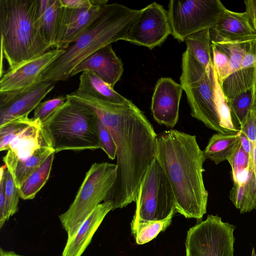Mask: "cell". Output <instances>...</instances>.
I'll list each match as a JSON object with an SVG mask.
<instances>
[{
	"label": "cell",
	"instance_id": "cell-28",
	"mask_svg": "<svg viewBox=\"0 0 256 256\" xmlns=\"http://www.w3.org/2000/svg\"><path fill=\"white\" fill-rule=\"evenodd\" d=\"M256 86V84L252 89L226 100L232 121L237 128V126L240 128L251 110Z\"/></svg>",
	"mask_w": 256,
	"mask_h": 256
},
{
	"label": "cell",
	"instance_id": "cell-9",
	"mask_svg": "<svg viewBox=\"0 0 256 256\" xmlns=\"http://www.w3.org/2000/svg\"><path fill=\"white\" fill-rule=\"evenodd\" d=\"M226 8L219 0H172L168 10L171 34L184 42L194 33L212 30Z\"/></svg>",
	"mask_w": 256,
	"mask_h": 256
},
{
	"label": "cell",
	"instance_id": "cell-41",
	"mask_svg": "<svg viewBox=\"0 0 256 256\" xmlns=\"http://www.w3.org/2000/svg\"><path fill=\"white\" fill-rule=\"evenodd\" d=\"M94 2V0H60L62 6L72 9L89 8Z\"/></svg>",
	"mask_w": 256,
	"mask_h": 256
},
{
	"label": "cell",
	"instance_id": "cell-10",
	"mask_svg": "<svg viewBox=\"0 0 256 256\" xmlns=\"http://www.w3.org/2000/svg\"><path fill=\"white\" fill-rule=\"evenodd\" d=\"M236 228L218 215H208L188 230L186 256H234Z\"/></svg>",
	"mask_w": 256,
	"mask_h": 256
},
{
	"label": "cell",
	"instance_id": "cell-33",
	"mask_svg": "<svg viewBox=\"0 0 256 256\" xmlns=\"http://www.w3.org/2000/svg\"><path fill=\"white\" fill-rule=\"evenodd\" d=\"M67 100L66 96H60L40 102L34 110V120H38L41 124L45 122L60 106Z\"/></svg>",
	"mask_w": 256,
	"mask_h": 256
},
{
	"label": "cell",
	"instance_id": "cell-23",
	"mask_svg": "<svg viewBox=\"0 0 256 256\" xmlns=\"http://www.w3.org/2000/svg\"><path fill=\"white\" fill-rule=\"evenodd\" d=\"M44 144H48L42 134L41 123L36 120L12 142L9 150L20 158L25 159Z\"/></svg>",
	"mask_w": 256,
	"mask_h": 256
},
{
	"label": "cell",
	"instance_id": "cell-45",
	"mask_svg": "<svg viewBox=\"0 0 256 256\" xmlns=\"http://www.w3.org/2000/svg\"><path fill=\"white\" fill-rule=\"evenodd\" d=\"M251 110L256 114V86L253 95V98L251 105Z\"/></svg>",
	"mask_w": 256,
	"mask_h": 256
},
{
	"label": "cell",
	"instance_id": "cell-8",
	"mask_svg": "<svg viewBox=\"0 0 256 256\" xmlns=\"http://www.w3.org/2000/svg\"><path fill=\"white\" fill-rule=\"evenodd\" d=\"M135 202L132 223L163 220L176 212L171 186L156 157L143 176Z\"/></svg>",
	"mask_w": 256,
	"mask_h": 256
},
{
	"label": "cell",
	"instance_id": "cell-19",
	"mask_svg": "<svg viewBox=\"0 0 256 256\" xmlns=\"http://www.w3.org/2000/svg\"><path fill=\"white\" fill-rule=\"evenodd\" d=\"M54 150L48 144L42 146L30 156L20 159L8 150L3 160L12 175L18 188L35 171Z\"/></svg>",
	"mask_w": 256,
	"mask_h": 256
},
{
	"label": "cell",
	"instance_id": "cell-38",
	"mask_svg": "<svg viewBox=\"0 0 256 256\" xmlns=\"http://www.w3.org/2000/svg\"><path fill=\"white\" fill-rule=\"evenodd\" d=\"M239 129L252 143H255L256 142V114L250 110Z\"/></svg>",
	"mask_w": 256,
	"mask_h": 256
},
{
	"label": "cell",
	"instance_id": "cell-43",
	"mask_svg": "<svg viewBox=\"0 0 256 256\" xmlns=\"http://www.w3.org/2000/svg\"><path fill=\"white\" fill-rule=\"evenodd\" d=\"M240 142L244 150L250 156L252 154L254 144L240 131Z\"/></svg>",
	"mask_w": 256,
	"mask_h": 256
},
{
	"label": "cell",
	"instance_id": "cell-37",
	"mask_svg": "<svg viewBox=\"0 0 256 256\" xmlns=\"http://www.w3.org/2000/svg\"><path fill=\"white\" fill-rule=\"evenodd\" d=\"M229 198L241 214L250 212L245 183L240 184L234 182Z\"/></svg>",
	"mask_w": 256,
	"mask_h": 256
},
{
	"label": "cell",
	"instance_id": "cell-5",
	"mask_svg": "<svg viewBox=\"0 0 256 256\" xmlns=\"http://www.w3.org/2000/svg\"><path fill=\"white\" fill-rule=\"evenodd\" d=\"M98 120L92 109L67 98L41 124L42 134L55 153L100 149Z\"/></svg>",
	"mask_w": 256,
	"mask_h": 256
},
{
	"label": "cell",
	"instance_id": "cell-40",
	"mask_svg": "<svg viewBox=\"0 0 256 256\" xmlns=\"http://www.w3.org/2000/svg\"><path fill=\"white\" fill-rule=\"evenodd\" d=\"M6 176L0 180V228L7 221L6 214Z\"/></svg>",
	"mask_w": 256,
	"mask_h": 256
},
{
	"label": "cell",
	"instance_id": "cell-30",
	"mask_svg": "<svg viewBox=\"0 0 256 256\" xmlns=\"http://www.w3.org/2000/svg\"><path fill=\"white\" fill-rule=\"evenodd\" d=\"M250 42H216L211 40L212 44L216 45L218 48L226 52L228 56L230 75L240 70L242 62L246 51L248 46Z\"/></svg>",
	"mask_w": 256,
	"mask_h": 256
},
{
	"label": "cell",
	"instance_id": "cell-31",
	"mask_svg": "<svg viewBox=\"0 0 256 256\" xmlns=\"http://www.w3.org/2000/svg\"><path fill=\"white\" fill-rule=\"evenodd\" d=\"M36 120L24 118L0 126V150H8L12 142Z\"/></svg>",
	"mask_w": 256,
	"mask_h": 256
},
{
	"label": "cell",
	"instance_id": "cell-24",
	"mask_svg": "<svg viewBox=\"0 0 256 256\" xmlns=\"http://www.w3.org/2000/svg\"><path fill=\"white\" fill-rule=\"evenodd\" d=\"M186 50L202 64L207 72L212 68L210 30H205L194 33L184 40Z\"/></svg>",
	"mask_w": 256,
	"mask_h": 256
},
{
	"label": "cell",
	"instance_id": "cell-42",
	"mask_svg": "<svg viewBox=\"0 0 256 256\" xmlns=\"http://www.w3.org/2000/svg\"><path fill=\"white\" fill-rule=\"evenodd\" d=\"M244 3L246 6L245 12L256 32V0H246L244 1Z\"/></svg>",
	"mask_w": 256,
	"mask_h": 256
},
{
	"label": "cell",
	"instance_id": "cell-32",
	"mask_svg": "<svg viewBox=\"0 0 256 256\" xmlns=\"http://www.w3.org/2000/svg\"><path fill=\"white\" fill-rule=\"evenodd\" d=\"M20 198L18 190L16 188L13 177L6 169V210L7 220L18 212V204Z\"/></svg>",
	"mask_w": 256,
	"mask_h": 256
},
{
	"label": "cell",
	"instance_id": "cell-39",
	"mask_svg": "<svg viewBox=\"0 0 256 256\" xmlns=\"http://www.w3.org/2000/svg\"><path fill=\"white\" fill-rule=\"evenodd\" d=\"M250 68H256V40L248 44L240 69Z\"/></svg>",
	"mask_w": 256,
	"mask_h": 256
},
{
	"label": "cell",
	"instance_id": "cell-25",
	"mask_svg": "<svg viewBox=\"0 0 256 256\" xmlns=\"http://www.w3.org/2000/svg\"><path fill=\"white\" fill-rule=\"evenodd\" d=\"M256 84V68L240 69L220 83L226 100L252 89Z\"/></svg>",
	"mask_w": 256,
	"mask_h": 256
},
{
	"label": "cell",
	"instance_id": "cell-6",
	"mask_svg": "<svg viewBox=\"0 0 256 256\" xmlns=\"http://www.w3.org/2000/svg\"><path fill=\"white\" fill-rule=\"evenodd\" d=\"M180 82L192 116L218 133L230 134L222 123L216 104L213 69L207 72L187 50L182 54Z\"/></svg>",
	"mask_w": 256,
	"mask_h": 256
},
{
	"label": "cell",
	"instance_id": "cell-2",
	"mask_svg": "<svg viewBox=\"0 0 256 256\" xmlns=\"http://www.w3.org/2000/svg\"><path fill=\"white\" fill-rule=\"evenodd\" d=\"M155 157L170 183L176 210L200 220L206 212L208 192L203 180L206 160L196 136L176 130L158 134Z\"/></svg>",
	"mask_w": 256,
	"mask_h": 256
},
{
	"label": "cell",
	"instance_id": "cell-35",
	"mask_svg": "<svg viewBox=\"0 0 256 256\" xmlns=\"http://www.w3.org/2000/svg\"><path fill=\"white\" fill-rule=\"evenodd\" d=\"M211 46L213 66L221 83L230 75L229 58L226 52L214 44L212 43Z\"/></svg>",
	"mask_w": 256,
	"mask_h": 256
},
{
	"label": "cell",
	"instance_id": "cell-34",
	"mask_svg": "<svg viewBox=\"0 0 256 256\" xmlns=\"http://www.w3.org/2000/svg\"><path fill=\"white\" fill-rule=\"evenodd\" d=\"M250 211L256 209V142L250 156V165L247 180L245 183Z\"/></svg>",
	"mask_w": 256,
	"mask_h": 256
},
{
	"label": "cell",
	"instance_id": "cell-26",
	"mask_svg": "<svg viewBox=\"0 0 256 256\" xmlns=\"http://www.w3.org/2000/svg\"><path fill=\"white\" fill-rule=\"evenodd\" d=\"M55 152L51 154L18 188L20 198L34 199L49 178Z\"/></svg>",
	"mask_w": 256,
	"mask_h": 256
},
{
	"label": "cell",
	"instance_id": "cell-21",
	"mask_svg": "<svg viewBox=\"0 0 256 256\" xmlns=\"http://www.w3.org/2000/svg\"><path fill=\"white\" fill-rule=\"evenodd\" d=\"M60 0H38L36 26L40 36L50 48H53L60 10Z\"/></svg>",
	"mask_w": 256,
	"mask_h": 256
},
{
	"label": "cell",
	"instance_id": "cell-16",
	"mask_svg": "<svg viewBox=\"0 0 256 256\" xmlns=\"http://www.w3.org/2000/svg\"><path fill=\"white\" fill-rule=\"evenodd\" d=\"M84 71L94 72L114 88L122 74L123 64L110 44L98 50L80 62L72 71L70 78Z\"/></svg>",
	"mask_w": 256,
	"mask_h": 256
},
{
	"label": "cell",
	"instance_id": "cell-20",
	"mask_svg": "<svg viewBox=\"0 0 256 256\" xmlns=\"http://www.w3.org/2000/svg\"><path fill=\"white\" fill-rule=\"evenodd\" d=\"M76 92L92 98L117 104H125L129 100L120 95L97 75L90 71H84L80 76Z\"/></svg>",
	"mask_w": 256,
	"mask_h": 256
},
{
	"label": "cell",
	"instance_id": "cell-3",
	"mask_svg": "<svg viewBox=\"0 0 256 256\" xmlns=\"http://www.w3.org/2000/svg\"><path fill=\"white\" fill-rule=\"evenodd\" d=\"M141 10L118 3L106 4L88 29L40 75L38 82L56 83L70 78L73 70L101 48L124 40Z\"/></svg>",
	"mask_w": 256,
	"mask_h": 256
},
{
	"label": "cell",
	"instance_id": "cell-18",
	"mask_svg": "<svg viewBox=\"0 0 256 256\" xmlns=\"http://www.w3.org/2000/svg\"><path fill=\"white\" fill-rule=\"evenodd\" d=\"M112 210L108 202L99 204L82 223L75 234L67 240L62 256H81L106 214Z\"/></svg>",
	"mask_w": 256,
	"mask_h": 256
},
{
	"label": "cell",
	"instance_id": "cell-4",
	"mask_svg": "<svg viewBox=\"0 0 256 256\" xmlns=\"http://www.w3.org/2000/svg\"><path fill=\"white\" fill-rule=\"evenodd\" d=\"M38 0H0L1 51L9 68L37 58L50 48L36 26Z\"/></svg>",
	"mask_w": 256,
	"mask_h": 256
},
{
	"label": "cell",
	"instance_id": "cell-11",
	"mask_svg": "<svg viewBox=\"0 0 256 256\" xmlns=\"http://www.w3.org/2000/svg\"><path fill=\"white\" fill-rule=\"evenodd\" d=\"M170 34L168 11L153 2L141 9L124 40L152 49L162 44Z\"/></svg>",
	"mask_w": 256,
	"mask_h": 256
},
{
	"label": "cell",
	"instance_id": "cell-7",
	"mask_svg": "<svg viewBox=\"0 0 256 256\" xmlns=\"http://www.w3.org/2000/svg\"><path fill=\"white\" fill-rule=\"evenodd\" d=\"M116 164L94 162L86 172L74 200L58 216L68 235L67 240L76 233L82 223L102 202L106 200L116 178Z\"/></svg>",
	"mask_w": 256,
	"mask_h": 256
},
{
	"label": "cell",
	"instance_id": "cell-27",
	"mask_svg": "<svg viewBox=\"0 0 256 256\" xmlns=\"http://www.w3.org/2000/svg\"><path fill=\"white\" fill-rule=\"evenodd\" d=\"M172 216L160 220L140 221L131 222V230L136 242L143 244L155 238L160 232H164L170 225Z\"/></svg>",
	"mask_w": 256,
	"mask_h": 256
},
{
	"label": "cell",
	"instance_id": "cell-12",
	"mask_svg": "<svg viewBox=\"0 0 256 256\" xmlns=\"http://www.w3.org/2000/svg\"><path fill=\"white\" fill-rule=\"evenodd\" d=\"M108 2L107 0H94L90 7L80 9L61 6L53 48L66 49L86 32Z\"/></svg>",
	"mask_w": 256,
	"mask_h": 256
},
{
	"label": "cell",
	"instance_id": "cell-29",
	"mask_svg": "<svg viewBox=\"0 0 256 256\" xmlns=\"http://www.w3.org/2000/svg\"><path fill=\"white\" fill-rule=\"evenodd\" d=\"M230 163L234 183H246L248 174L250 156L242 148L240 142L230 157L227 160Z\"/></svg>",
	"mask_w": 256,
	"mask_h": 256
},
{
	"label": "cell",
	"instance_id": "cell-14",
	"mask_svg": "<svg viewBox=\"0 0 256 256\" xmlns=\"http://www.w3.org/2000/svg\"><path fill=\"white\" fill-rule=\"evenodd\" d=\"M54 86L52 82H40L20 93L0 94V126L28 118Z\"/></svg>",
	"mask_w": 256,
	"mask_h": 256
},
{
	"label": "cell",
	"instance_id": "cell-44",
	"mask_svg": "<svg viewBox=\"0 0 256 256\" xmlns=\"http://www.w3.org/2000/svg\"><path fill=\"white\" fill-rule=\"evenodd\" d=\"M0 256H24L16 253L13 251L4 250L0 248Z\"/></svg>",
	"mask_w": 256,
	"mask_h": 256
},
{
	"label": "cell",
	"instance_id": "cell-46",
	"mask_svg": "<svg viewBox=\"0 0 256 256\" xmlns=\"http://www.w3.org/2000/svg\"><path fill=\"white\" fill-rule=\"evenodd\" d=\"M252 256H256L255 252H254V249L253 248L252 252Z\"/></svg>",
	"mask_w": 256,
	"mask_h": 256
},
{
	"label": "cell",
	"instance_id": "cell-15",
	"mask_svg": "<svg viewBox=\"0 0 256 256\" xmlns=\"http://www.w3.org/2000/svg\"><path fill=\"white\" fill-rule=\"evenodd\" d=\"M183 89L170 78H162L156 82L152 96L151 111L160 124L173 128L179 116V106Z\"/></svg>",
	"mask_w": 256,
	"mask_h": 256
},
{
	"label": "cell",
	"instance_id": "cell-1",
	"mask_svg": "<svg viewBox=\"0 0 256 256\" xmlns=\"http://www.w3.org/2000/svg\"><path fill=\"white\" fill-rule=\"evenodd\" d=\"M66 96L92 109L116 144V178L104 202L112 204V210L135 202L143 176L155 158L158 134L152 125L130 100L117 104L76 91Z\"/></svg>",
	"mask_w": 256,
	"mask_h": 256
},
{
	"label": "cell",
	"instance_id": "cell-17",
	"mask_svg": "<svg viewBox=\"0 0 256 256\" xmlns=\"http://www.w3.org/2000/svg\"><path fill=\"white\" fill-rule=\"evenodd\" d=\"M216 42H250L256 40L254 30L246 13L224 11L212 30Z\"/></svg>",
	"mask_w": 256,
	"mask_h": 256
},
{
	"label": "cell",
	"instance_id": "cell-36",
	"mask_svg": "<svg viewBox=\"0 0 256 256\" xmlns=\"http://www.w3.org/2000/svg\"><path fill=\"white\" fill-rule=\"evenodd\" d=\"M98 128L100 149L106 154L110 159L114 160L116 158V144L110 132L98 117Z\"/></svg>",
	"mask_w": 256,
	"mask_h": 256
},
{
	"label": "cell",
	"instance_id": "cell-13",
	"mask_svg": "<svg viewBox=\"0 0 256 256\" xmlns=\"http://www.w3.org/2000/svg\"><path fill=\"white\" fill-rule=\"evenodd\" d=\"M64 52L54 48L3 72L0 76V94L20 93L38 83L40 75Z\"/></svg>",
	"mask_w": 256,
	"mask_h": 256
},
{
	"label": "cell",
	"instance_id": "cell-22",
	"mask_svg": "<svg viewBox=\"0 0 256 256\" xmlns=\"http://www.w3.org/2000/svg\"><path fill=\"white\" fill-rule=\"evenodd\" d=\"M240 131L212 135L204 150L206 159H209L216 164L228 160L240 143Z\"/></svg>",
	"mask_w": 256,
	"mask_h": 256
}]
</instances>
